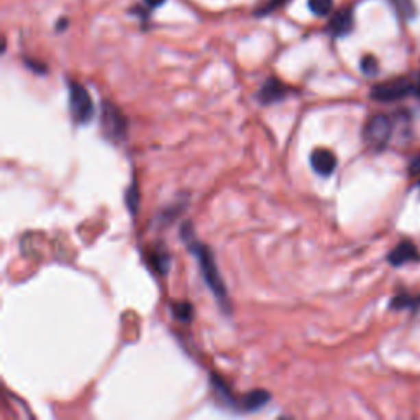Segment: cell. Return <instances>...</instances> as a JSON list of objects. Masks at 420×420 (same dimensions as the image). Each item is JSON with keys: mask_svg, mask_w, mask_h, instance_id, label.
<instances>
[{"mask_svg": "<svg viewBox=\"0 0 420 420\" xmlns=\"http://www.w3.org/2000/svg\"><path fill=\"white\" fill-rule=\"evenodd\" d=\"M174 317L177 320H181V322H189V320H193L194 315V307L190 306L189 302H176L171 306Z\"/></svg>", "mask_w": 420, "mask_h": 420, "instance_id": "5bb4252c", "label": "cell"}, {"mask_svg": "<svg viewBox=\"0 0 420 420\" xmlns=\"http://www.w3.org/2000/svg\"><path fill=\"white\" fill-rule=\"evenodd\" d=\"M127 202H128V207H130V209L135 212L136 210V206H138V190H136V186L135 184L130 187V190H128Z\"/></svg>", "mask_w": 420, "mask_h": 420, "instance_id": "e0dca14e", "label": "cell"}, {"mask_svg": "<svg viewBox=\"0 0 420 420\" xmlns=\"http://www.w3.org/2000/svg\"><path fill=\"white\" fill-rule=\"evenodd\" d=\"M288 2V0H269L268 3H266L264 7H261V10L258 12V14L260 15H266V14H269V12H273V10H276V8H280L282 3H286Z\"/></svg>", "mask_w": 420, "mask_h": 420, "instance_id": "ac0fdd59", "label": "cell"}, {"mask_svg": "<svg viewBox=\"0 0 420 420\" xmlns=\"http://www.w3.org/2000/svg\"><path fill=\"white\" fill-rule=\"evenodd\" d=\"M69 112L79 125L89 123L94 117L92 99L84 86L74 81H69Z\"/></svg>", "mask_w": 420, "mask_h": 420, "instance_id": "7a4b0ae2", "label": "cell"}, {"mask_svg": "<svg viewBox=\"0 0 420 420\" xmlns=\"http://www.w3.org/2000/svg\"><path fill=\"white\" fill-rule=\"evenodd\" d=\"M361 71H363V74H366V76H376L378 71H380V64H378V60L371 55L365 56L363 60H361V64H360Z\"/></svg>", "mask_w": 420, "mask_h": 420, "instance_id": "2e32d148", "label": "cell"}, {"mask_svg": "<svg viewBox=\"0 0 420 420\" xmlns=\"http://www.w3.org/2000/svg\"><path fill=\"white\" fill-rule=\"evenodd\" d=\"M409 173L412 174V176H419V174H420V156H415L414 160L410 161Z\"/></svg>", "mask_w": 420, "mask_h": 420, "instance_id": "d6986e66", "label": "cell"}, {"mask_svg": "<svg viewBox=\"0 0 420 420\" xmlns=\"http://www.w3.org/2000/svg\"><path fill=\"white\" fill-rule=\"evenodd\" d=\"M27 64L30 66L32 69H35L36 73H41V74H45V73H47V68H45L43 64H40V62H32V61H27Z\"/></svg>", "mask_w": 420, "mask_h": 420, "instance_id": "ffe728a7", "label": "cell"}, {"mask_svg": "<svg viewBox=\"0 0 420 420\" xmlns=\"http://www.w3.org/2000/svg\"><path fill=\"white\" fill-rule=\"evenodd\" d=\"M391 135H393V123H391L389 117L381 114L369 119L363 133L366 145L371 147L373 149H376V151H381L382 148H386Z\"/></svg>", "mask_w": 420, "mask_h": 420, "instance_id": "277c9868", "label": "cell"}, {"mask_svg": "<svg viewBox=\"0 0 420 420\" xmlns=\"http://www.w3.org/2000/svg\"><path fill=\"white\" fill-rule=\"evenodd\" d=\"M420 307V296H412V294H399L391 301V309L394 310H417Z\"/></svg>", "mask_w": 420, "mask_h": 420, "instance_id": "8fae6325", "label": "cell"}, {"mask_svg": "<svg viewBox=\"0 0 420 420\" xmlns=\"http://www.w3.org/2000/svg\"><path fill=\"white\" fill-rule=\"evenodd\" d=\"M420 255H419V249L412 241H401V243L397 245L396 248L393 249V251L388 255V261L393 266H404L407 263H410V261H419Z\"/></svg>", "mask_w": 420, "mask_h": 420, "instance_id": "ba28073f", "label": "cell"}, {"mask_svg": "<svg viewBox=\"0 0 420 420\" xmlns=\"http://www.w3.org/2000/svg\"><path fill=\"white\" fill-rule=\"evenodd\" d=\"M353 25H355V20H353V12L350 10V8H343V10L336 12V14L332 16L327 30L332 36L340 38V36H347L348 33L353 30Z\"/></svg>", "mask_w": 420, "mask_h": 420, "instance_id": "9c48e42d", "label": "cell"}, {"mask_svg": "<svg viewBox=\"0 0 420 420\" xmlns=\"http://www.w3.org/2000/svg\"><path fill=\"white\" fill-rule=\"evenodd\" d=\"M269 401H271V396H269L268 391L255 389L251 391V393L245 394V396L240 399V410H245V412H255V410L263 409Z\"/></svg>", "mask_w": 420, "mask_h": 420, "instance_id": "30bf717a", "label": "cell"}, {"mask_svg": "<svg viewBox=\"0 0 420 420\" xmlns=\"http://www.w3.org/2000/svg\"><path fill=\"white\" fill-rule=\"evenodd\" d=\"M393 5L396 8L397 15L401 16L402 20H406V22L412 20L415 14H417L414 0H393Z\"/></svg>", "mask_w": 420, "mask_h": 420, "instance_id": "4fadbf2b", "label": "cell"}, {"mask_svg": "<svg viewBox=\"0 0 420 420\" xmlns=\"http://www.w3.org/2000/svg\"><path fill=\"white\" fill-rule=\"evenodd\" d=\"M164 2H166V0H145V3H147V5H148L149 8L161 7V5H163Z\"/></svg>", "mask_w": 420, "mask_h": 420, "instance_id": "44dd1931", "label": "cell"}, {"mask_svg": "<svg viewBox=\"0 0 420 420\" xmlns=\"http://www.w3.org/2000/svg\"><path fill=\"white\" fill-rule=\"evenodd\" d=\"M181 235H182V240H186L189 251L193 253L195 258H197L199 269H201L203 281H206V284L209 286L212 294H214L215 299H217L219 304L223 307V309L230 310V302H228L225 282L222 281V276H220V271H219L217 264H215L212 251L206 247V245H202L201 241H197V238L194 236L193 227H190L189 223H186V225L182 227Z\"/></svg>", "mask_w": 420, "mask_h": 420, "instance_id": "6da1fadb", "label": "cell"}, {"mask_svg": "<svg viewBox=\"0 0 420 420\" xmlns=\"http://www.w3.org/2000/svg\"><path fill=\"white\" fill-rule=\"evenodd\" d=\"M101 123L103 133L114 141H120L125 136V133H127V120H125L122 112L115 106H112L110 102H103Z\"/></svg>", "mask_w": 420, "mask_h": 420, "instance_id": "5b68a950", "label": "cell"}, {"mask_svg": "<svg viewBox=\"0 0 420 420\" xmlns=\"http://www.w3.org/2000/svg\"><path fill=\"white\" fill-rule=\"evenodd\" d=\"M310 166L319 176H330L336 168V156L330 149L317 148L310 153Z\"/></svg>", "mask_w": 420, "mask_h": 420, "instance_id": "52a82bcc", "label": "cell"}, {"mask_svg": "<svg viewBox=\"0 0 420 420\" xmlns=\"http://www.w3.org/2000/svg\"><path fill=\"white\" fill-rule=\"evenodd\" d=\"M64 27H68V20H66V18H61V22H60V23H58L56 30H58V32H61V30H62V28H64Z\"/></svg>", "mask_w": 420, "mask_h": 420, "instance_id": "7402d4cb", "label": "cell"}, {"mask_svg": "<svg viewBox=\"0 0 420 420\" xmlns=\"http://www.w3.org/2000/svg\"><path fill=\"white\" fill-rule=\"evenodd\" d=\"M309 8L314 15L325 16L334 8V0H309Z\"/></svg>", "mask_w": 420, "mask_h": 420, "instance_id": "9a60e30c", "label": "cell"}, {"mask_svg": "<svg viewBox=\"0 0 420 420\" xmlns=\"http://www.w3.org/2000/svg\"><path fill=\"white\" fill-rule=\"evenodd\" d=\"M419 195H420V184H419Z\"/></svg>", "mask_w": 420, "mask_h": 420, "instance_id": "cb8c5ba5", "label": "cell"}, {"mask_svg": "<svg viewBox=\"0 0 420 420\" xmlns=\"http://www.w3.org/2000/svg\"><path fill=\"white\" fill-rule=\"evenodd\" d=\"M289 89L286 87L280 79L276 77H269L266 79V82L261 86V89L258 90L256 99L261 106H271V103H277L281 101H284L288 97Z\"/></svg>", "mask_w": 420, "mask_h": 420, "instance_id": "8992f818", "label": "cell"}, {"mask_svg": "<svg viewBox=\"0 0 420 420\" xmlns=\"http://www.w3.org/2000/svg\"><path fill=\"white\" fill-rule=\"evenodd\" d=\"M415 94H417V95H420V76H419V81H417V84H415Z\"/></svg>", "mask_w": 420, "mask_h": 420, "instance_id": "603a6c76", "label": "cell"}, {"mask_svg": "<svg viewBox=\"0 0 420 420\" xmlns=\"http://www.w3.org/2000/svg\"><path fill=\"white\" fill-rule=\"evenodd\" d=\"M149 264L155 268L156 273L160 274H166L169 271V263H171V256L168 255V253L163 251V249H156V251H153L151 255L148 256Z\"/></svg>", "mask_w": 420, "mask_h": 420, "instance_id": "7c38bea8", "label": "cell"}, {"mask_svg": "<svg viewBox=\"0 0 420 420\" xmlns=\"http://www.w3.org/2000/svg\"><path fill=\"white\" fill-rule=\"evenodd\" d=\"M415 92V86L409 79L399 77L393 81L381 82L371 89V99L378 102H396Z\"/></svg>", "mask_w": 420, "mask_h": 420, "instance_id": "3957f363", "label": "cell"}]
</instances>
